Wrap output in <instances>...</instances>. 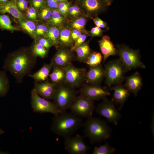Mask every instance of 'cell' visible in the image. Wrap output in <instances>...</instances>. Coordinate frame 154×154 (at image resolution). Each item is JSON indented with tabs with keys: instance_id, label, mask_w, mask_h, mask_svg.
I'll list each match as a JSON object with an SVG mask.
<instances>
[{
	"instance_id": "39",
	"label": "cell",
	"mask_w": 154,
	"mask_h": 154,
	"mask_svg": "<svg viewBox=\"0 0 154 154\" xmlns=\"http://www.w3.org/2000/svg\"><path fill=\"white\" fill-rule=\"evenodd\" d=\"M38 42L44 47L47 50L50 47L52 44L50 41L44 38L39 39Z\"/></svg>"
},
{
	"instance_id": "44",
	"label": "cell",
	"mask_w": 154,
	"mask_h": 154,
	"mask_svg": "<svg viewBox=\"0 0 154 154\" xmlns=\"http://www.w3.org/2000/svg\"><path fill=\"white\" fill-rule=\"evenodd\" d=\"M69 7V4L66 2H60L58 4V8L59 10L64 9L68 8Z\"/></svg>"
},
{
	"instance_id": "4",
	"label": "cell",
	"mask_w": 154,
	"mask_h": 154,
	"mask_svg": "<svg viewBox=\"0 0 154 154\" xmlns=\"http://www.w3.org/2000/svg\"><path fill=\"white\" fill-rule=\"evenodd\" d=\"M117 50L119 60L126 72L133 69L146 67L140 60L138 50H133L124 45H118Z\"/></svg>"
},
{
	"instance_id": "3",
	"label": "cell",
	"mask_w": 154,
	"mask_h": 154,
	"mask_svg": "<svg viewBox=\"0 0 154 154\" xmlns=\"http://www.w3.org/2000/svg\"><path fill=\"white\" fill-rule=\"evenodd\" d=\"M87 118L83 125L85 135L91 143L100 142L110 137L112 130L106 122L92 116Z\"/></svg>"
},
{
	"instance_id": "20",
	"label": "cell",
	"mask_w": 154,
	"mask_h": 154,
	"mask_svg": "<svg viewBox=\"0 0 154 154\" xmlns=\"http://www.w3.org/2000/svg\"><path fill=\"white\" fill-rule=\"evenodd\" d=\"M52 66L50 63L45 64L39 70L28 76L32 78L35 83L43 82L46 80L49 76Z\"/></svg>"
},
{
	"instance_id": "36",
	"label": "cell",
	"mask_w": 154,
	"mask_h": 154,
	"mask_svg": "<svg viewBox=\"0 0 154 154\" xmlns=\"http://www.w3.org/2000/svg\"><path fill=\"white\" fill-rule=\"evenodd\" d=\"M47 28L46 26L43 25H39L36 27V33L38 35H43L47 32Z\"/></svg>"
},
{
	"instance_id": "40",
	"label": "cell",
	"mask_w": 154,
	"mask_h": 154,
	"mask_svg": "<svg viewBox=\"0 0 154 154\" xmlns=\"http://www.w3.org/2000/svg\"><path fill=\"white\" fill-rule=\"evenodd\" d=\"M102 32L103 30L97 26L92 28L90 31L91 34L93 36H101Z\"/></svg>"
},
{
	"instance_id": "29",
	"label": "cell",
	"mask_w": 154,
	"mask_h": 154,
	"mask_svg": "<svg viewBox=\"0 0 154 154\" xmlns=\"http://www.w3.org/2000/svg\"><path fill=\"white\" fill-rule=\"evenodd\" d=\"M70 31L66 29H62L60 32L59 40L60 43L65 46H69L72 42Z\"/></svg>"
},
{
	"instance_id": "48",
	"label": "cell",
	"mask_w": 154,
	"mask_h": 154,
	"mask_svg": "<svg viewBox=\"0 0 154 154\" xmlns=\"http://www.w3.org/2000/svg\"><path fill=\"white\" fill-rule=\"evenodd\" d=\"M69 13L71 15L74 16V13L73 8L72 6L70 7L68 9Z\"/></svg>"
},
{
	"instance_id": "8",
	"label": "cell",
	"mask_w": 154,
	"mask_h": 154,
	"mask_svg": "<svg viewBox=\"0 0 154 154\" xmlns=\"http://www.w3.org/2000/svg\"><path fill=\"white\" fill-rule=\"evenodd\" d=\"M95 108L94 101L81 95L76 97L70 109L74 115L88 118L92 116Z\"/></svg>"
},
{
	"instance_id": "13",
	"label": "cell",
	"mask_w": 154,
	"mask_h": 154,
	"mask_svg": "<svg viewBox=\"0 0 154 154\" xmlns=\"http://www.w3.org/2000/svg\"><path fill=\"white\" fill-rule=\"evenodd\" d=\"M57 85L47 79L42 82H35L33 88L41 97L49 100H52Z\"/></svg>"
},
{
	"instance_id": "55",
	"label": "cell",
	"mask_w": 154,
	"mask_h": 154,
	"mask_svg": "<svg viewBox=\"0 0 154 154\" xmlns=\"http://www.w3.org/2000/svg\"><path fill=\"white\" fill-rule=\"evenodd\" d=\"M105 1V0H104Z\"/></svg>"
},
{
	"instance_id": "6",
	"label": "cell",
	"mask_w": 154,
	"mask_h": 154,
	"mask_svg": "<svg viewBox=\"0 0 154 154\" xmlns=\"http://www.w3.org/2000/svg\"><path fill=\"white\" fill-rule=\"evenodd\" d=\"M76 96L75 91L72 88L57 85L52 100L62 112H64L70 109Z\"/></svg>"
},
{
	"instance_id": "10",
	"label": "cell",
	"mask_w": 154,
	"mask_h": 154,
	"mask_svg": "<svg viewBox=\"0 0 154 154\" xmlns=\"http://www.w3.org/2000/svg\"><path fill=\"white\" fill-rule=\"evenodd\" d=\"M64 145L65 149L70 154H85L89 149L80 135L65 138Z\"/></svg>"
},
{
	"instance_id": "9",
	"label": "cell",
	"mask_w": 154,
	"mask_h": 154,
	"mask_svg": "<svg viewBox=\"0 0 154 154\" xmlns=\"http://www.w3.org/2000/svg\"><path fill=\"white\" fill-rule=\"evenodd\" d=\"M98 105L95 110L96 112L105 117L109 122L117 125L121 114L116 109L114 103L106 98Z\"/></svg>"
},
{
	"instance_id": "18",
	"label": "cell",
	"mask_w": 154,
	"mask_h": 154,
	"mask_svg": "<svg viewBox=\"0 0 154 154\" xmlns=\"http://www.w3.org/2000/svg\"><path fill=\"white\" fill-rule=\"evenodd\" d=\"M101 51L103 54V61L104 62L110 56L117 54V49L114 47L113 43L108 35H104L98 41Z\"/></svg>"
},
{
	"instance_id": "35",
	"label": "cell",
	"mask_w": 154,
	"mask_h": 154,
	"mask_svg": "<svg viewBox=\"0 0 154 154\" xmlns=\"http://www.w3.org/2000/svg\"><path fill=\"white\" fill-rule=\"evenodd\" d=\"M87 36L84 34L81 35L76 40L74 45L72 47L71 50H74L76 48L83 43L86 39Z\"/></svg>"
},
{
	"instance_id": "17",
	"label": "cell",
	"mask_w": 154,
	"mask_h": 154,
	"mask_svg": "<svg viewBox=\"0 0 154 154\" xmlns=\"http://www.w3.org/2000/svg\"><path fill=\"white\" fill-rule=\"evenodd\" d=\"M142 84V79L140 74L137 72H136L126 78L124 86L130 92L136 96L141 89Z\"/></svg>"
},
{
	"instance_id": "46",
	"label": "cell",
	"mask_w": 154,
	"mask_h": 154,
	"mask_svg": "<svg viewBox=\"0 0 154 154\" xmlns=\"http://www.w3.org/2000/svg\"><path fill=\"white\" fill-rule=\"evenodd\" d=\"M74 9V16L78 15L80 12L79 8L76 5L72 6Z\"/></svg>"
},
{
	"instance_id": "51",
	"label": "cell",
	"mask_w": 154,
	"mask_h": 154,
	"mask_svg": "<svg viewBox=\"0 0 154 154\" xmlns=\"http://www.w3.org/2000/svg\"><path fill=\"white\" fill-rule=\"evenodd\" d=\"M67 0H57V1L58 3H60L61 2H66Z\"/></svg>"
},
{
	"instance_id": "28",
	"label": "cell",
	"mask_w": 154,
	"mask_h": 154,
	"mask_svg": "<svg viewBox=\"0 0 154 154\" xmlns=\"http://www.w3.org/2000/svg\"><path fill=\"white\" fill-rule=\"evenodd\" d=\"M0 28L3 29H6L10 31L16 30L17 29L12 25L11 20L7 15H0Z\"/></svg>"
},
{
	"instance_id": "49",
	"label": "cell",
	"mask_w": 154,
	"mask_h": 154,
	"mask_svg": "<svg viewBox=\"0 0 154 154\" xmlns=\"http://www.w3.org/2000/svg\"><path fill=\"white\" fill-rule=\"evenodd\" d=\"M113 0H105V2L107 5L109 6L110 5Z\"/></svg>"
},
{
	"instance_id": "52",
	"label": "cell",
	"mask_w": 154,
	"mask_h": 154,
	"mask_svg": "<svg viewBox=\"0 0 154 154\" xmlns=\"http://www.w3.org/2000/svg\"><path fill=\"white\" fill-rule=\"evenodd\" d=\"M8 152L2 151L0 150V154H8Z\"/></svg>"
},
{
	"instance_id": "32",
	"label": "cell",
	"mask_w": 154,
	"mask_h": 154,
	"mask_svg": "<svg viewBox=\"0 0 154 154\" xmlns=\"http://www.w3.org/2000/svg\"><path fill=\"white\" fill-rule=\"evenodd\" d=\"M64 18L59 11L56 10L52 11V14L49 21V22L53 25H60L62 24Z\"/></svg>"
},
{
	"instance_id": "50",
	"label": "cell",
	"mask_w": 154,
	"mask_h": 154,
	"mask_svg": "<svg viewBox=\"0 0 154 154\" xmlns=\"http://www.w3.org/2000/svg\"><path fill=\"white\" fill-rule=\"evenodd\" d=\"M5 133L4 130L1 128L0 126V135L3 134Z\"/></svg>"
},
{
	"instance_id": "1",
	"label": "cell",
	"mask_w": 154,
	"mask_h": 154,
	"mask_svg": "<svg viewBox=\"0 0 154 154\" xmlns=\"http://www.w3.org/2000/svg\"><path fill=\"white\" fill-rule=\"evenodd\" d=\"M37 57L31 48L21 50L7 56L4 60L3 68L9 72L17 83L21 84L35 66Z\"/></svg>"
},
{
	"instance_id": "54",
	"label": "cell",
	"mask_w": 154,
	"mask_h": 154,
	"mask_svg": "<svg viewBox=\"0 0 154 154\" xmlns=\"http://www.w3.org/2000/svg\"><path fill=\"white\" fill-rule=\"evenodd\" d=\"M1 44H0V48H1Z\"/></svg>"
},
{
	"instance_id": "16",
	"label": "cell",
	"mask_w": 154,
	"mask_h": 154,
	"mask_svg": "<svg viewBox=\"0 0 154 154\" xmlns=\"http://www.w3.org/2000/svg\"><path fill=\"white\" fill-rule=\"evenodd\" d=\"M105 77L104 68L100 64L97 66L91 67L86 73V79L90 85H98Z\"/></svg>"
},
{
	"instance_id": "37",
	"label": "cell",
	"mask_w": 154,
	"mask_h": 154,
	"mask_svg": "<svg viewBox=\"0 0 154 154\" xmlns=\"http://www.w3.org/2000/svg\"><path fill=\"white\" fill-rule=\"evenodd\" d=\"M27 15L30 19H35L37 18V14L35 9L33 7H30L27 9Z\"/></svg>"
},
{
	"instance_id": "43",
	"label": "cell",
	"mask_w": 154,
	"mask_h": 154,
	"mask_svg": "<svg viewBox=\"0 0 154 154\" xmlns=\"http://www.w3.org/2000/svg\"><path fill=\"white\" fill-rule=\"evenodd\" d=\"M81 35V32L79 30L76 29L74 30L72 33L71 37L73 40L75 41Z\"/></svg>"
},
{
	"instance_id": "38",
	"label": "cell",
	"mask_w": 154,
	"mask_h": 154,
	"mask_svg": "<svg viewBox=\"0 0 154 154\" xmlns=\"http://www.w3.org/2000/svg\"><path fill=\"white\" fill-rule=\"evenodd\" d=\"M16 3L19 9L24 10L27 9L28 2L26 0H17Z\"/></svg>"
},
{
	"instance_id": "15",
	"label": "cell",
	"mask_w": 154,
	"mask_h": 154,
	"mask_svg": "<svg viewBox=\"0 0 154 154\" xmlns=\"http://www.w3.org/2000/svg\"><path fill=\"white\" fill-rule=\"evenodd\" d=\"M111 89L114 91L112 101L119 105L118 109L120 110L131 92L125 86L121 84L114 86Z\"/></svg>"
},
{
	"instance_id": "47",
	"label": "cell",
	"mask_w": 154,
	"mask_h": 154,
	"mask_svg": "<svg viewBox=\"0 0 154 154\" xmlns=\"http://www.w3.org/2000/svg\"><path fill=\"white\" fill-rule=\"evenodd\" d=\"M68 9L69 8L63 9L59 10V11L61 14L65 15L68 11Z\"/></svg>"
},
{
	"instance_id": "30",
	"label": "cell",
	"mask_w": 154,
	"mask_h": 154,
	"mask_svg": "<svg viewBox=\"0 0 154 154\" xmlns=\"http://www.w3.org/2000/svg\"><path fill=\"white\" fill-rule=\"evenodd\" d=\"M31 50L33 54L37 57L43 58L47 54V50L38 42L34 44Z\"/></svg>"
},
{
	"instance_id": "31",
	"label": "cell",
	"mask_w": 154,
	"mask_h": 154,
	"mask_svg": "<svg viewBox=\"0 0 154 154\" xmlns=\"http://www.w3.org/2000/svg\"><path fill=\"white\" fill-rule=\"evenodd\" d=\"M20 24L22 28L30 35H33L36 30L35 23L30 21H22L19 20Z\"/></svg>"
},
{
	"instance_id": "45",
	"label": "cell",
	"mask_w": 154,
	"mask_h": 154,
	"mask_svg": "<svg viewBox=\"0 0 154 154\" xmlns=\"http://www.w3.org/2000/svg\"><path fill=\"white\" fill-rule=\"evenodd\" d=\"M98 19L99 22V26L100 28H104L107 27L106 23L101 19L98 17Z\"/></svg>"
},
{
	"instance_id": "2",
	"label": "cell",
	"mask_w": 154,
	"mask_h": 154,
	"mask_svg": "<svg viewBox=\"0 0 154 154\" xmlns=\"http://www.w3.org/2000/svg\"><path fill=\"white\" fill-rule=\"evenodd\" d=\"M83 124L81 117L66 111L54 116L50 129L53 133L65 138L71 136Z\"/></svg>"
},
{
	"instance_id": "24",
	"label": "cell",
	"mask_w": 154,
	"mask_h": 154,
	"mask_svg": "<svg viewBox=\"0 0 154 154\" xmlns=\"http://www.w3.org/2000/svg\"><path fill=\"white\" fill-rule=\"evenodd\" d=\"M74 50L76 53L78 59L80 61L85 62L90 53L88 45L86 43H83Z\"/></svg>"
},
{
	"instance_id": "14",
	"label": "cell",
	"mask_w": 154,
	"mask_h": 154,
	"mask_svg": "<svg viewBox=\"0 0 154 154\" xmlns=\"http://www.w3.org/2000/svg\"><path fill=\"white\" fill-rule=\"evenodd\" d=\"M72 60V57L69 51L61 49L54 55L50 63L52 67L56 66L64 69L71 64Z\"/></svg>"
},
{
	"instance_id": "27",
	"label": "cell",
	"mask_w": 154,
	"mask_h": 154,
	"mask_svg": "<svg viewBox=\"0 0 154 154\" xmlns=\"http://www.w3.org/2000/svg\"><path fill=\"white\" fill-rule=\"evenodd\" d=\"M60 31L55 27H51L47 30L46 36L52 45H56L58 42Z\"/></svg>"
},
{
	"instance_id": "23",
	"label": "cell",
	"mask_w": 154,
	"mask_h": 154,
	"mask_svg": "<svg viewBox=\"0 0 154 154\" xmlns=\"http://www.w3.org/2000/svg\"><path fill=\"white\" fill-rule=\"evenodd\" d=\"M9 88V81L6 72L0 70V98L6 95Z\"/></svg>"
},
{
	"instance_id": "21",
	"label": "cell",
	"mask_w": 154,
	"mask_h": 154,
	"mask_svg": "<svg viewBox=\"0 0 154 154\" xmlns=\"http://www.w3.org/2000/svg\"><path fill=\"white\" fill-rule=\"evenodd\" d=\"M82 5L89 12H98L107 6L104 0H82Z\"/></svg>"
},
{
	"instance_id": "26",
	"label": "cell",
	"mask_w": 154,
	"mask_h": 154,
	"mask_svg": "<svg viewBox=\"0 0 154 154\" xmlns=\"http://www.w3.org/2000/svg\"><path fill=\"white\" fill-rule=\"evenodd\" d=\"M115 148L110 146L107 142L98 147H95L92 152L93 154H112Z\"/></svg>"
},
{
	"instance_id": "42",
	"label": "cell",
	"mask_w": 154,
	"mask_h": 154,
	"mask_svg": "<svg viewBox=\"0 0 154 154\" xmlns=\"http://www.w3.org/2000/svg\"><path fill=\"white\" fill-rule=\"evenodd\" d=\"M47 4L50 8L57 9L58 8V3L57 0H46Z\"/></svg>"
},
{
	"instance_id": "22",
	"label": "cell",
	"mask_w": 154,
	"mask_h": 154,
	"mask_svg": "<svg viewBox=\"0 0 154 154\" xmlns=\"http://www.w3.org/2000/svg\"><path fill=\"white\" fill-rule=\"evenodd\" d=\"M52 72L49 76L51 82L57 84L65 79V71L63 68L58 67H53Z\"/></svg>"
},
{
	"instance_id": "12",
	"label": "cell",
	"mask_w": 154,
	"mask_h": 154,
	"mask_svg": "<svg viewBox=\"0 0 154 154\" xmlns=\"http://www.w3.org/2000/svg\"><path fill=\"white\" fill-rule=\"evenodd\" d=\"M80 93L81 95L93 101L103 99L111 94L106 88L98 85L86 86L81 89Z\"/></svg>"
},
{
	"instance_id": "11",
	"label": "cell",
	"mask_w": 154,
	"mask_h": 154,
	"mask_svg": "<svg viewBox=\"0 0 154 154\" xmlns=\"http://www.w3.org/2000/svg\"><path fill=\"white\" fill-rule=\"evenodd\" d=\"M64 69V80L72 87L78 86L86 79V73L85 69L76 68L71 64Z\"/></svg>"
},
{
	"instance_id": "33",
	"label": "cell",
	"mask_w": 154,
	"mask_h": 154,
	"mask_svg": "<svg viewBox=\"0 0 154 154\" xmlns=\"http://www.w3.org/2000/svg\"><path fill=\"white\" fill-rule=\"evenodd\" d=\"M86 22V19L85 18L81 17L73 21L72 24V26L73 28L79 30L84 27Z\"/></svg>"
},
{
	"instance_id": "41",
	"label": "cell",
	"mask_w": 154,
	"mask_h": 154,
	"mask_svg": "<svg viewBox=\"0 0 154 154\" xmlns=\"http://www.w3.org/2000/svg\"><path fill=\"white\" fill-rule=\"evenodd\" d=\"M31 3L34 8L39 9L44 6L45 1L44 0H31Z\"/></svg>"
},
{
	"instance_id": "7",
	"label": "cell",
	"mask_w": 154,
	"mask_h": 154,
	"mask_svg": "<svg viewBox=\"0 0 154 154\" xmlns=\"http://www.w3.org/2000/svg\"><path fill=\"white\" fill-rule=\"evenodd\" d=\"M31 103L33 111L35 113H49L56 116L62 112L53 102L41 97L34 88L31 92Z\"/></svg>"
},
{
	"instance_id": "5",
	"label": "cell",
	"mask_w": 154,
	"mask_h": 154,
	"mask_svg": "<svg viewBox=\"0 0 154 154\" xmlns=\"http://www.w3.org/2000/svg\"><path fill=\"white\" fill-rule=\"evenodd\" d=\"M104 69L106 83L109 87L121 84L124 80L126 72L119 59L108 62Z\"/></svg>"
},
{
	"instance_id": "34",
	"label": "cell",
	"mask_w": 154,
	"mask_h": 154,
	"mask_svg": "<svg viewBox=\"0 0 154 154\" xmlns=\"http://www.w3.org/2000/svg\"><path fill=\"white\" fill-rule=\"evenodd\" d=\"M52 10L49 8H45L43 9L40 13L41 17L44 20H47L51 17L52 14Z\"/></svg>"
},
{
	"instance_id": "19",
	"label": "cell",
	"mask_w": 154,
	"mask_h": 154,
	"mask_svg": "<svg viewBox=\"0 0 154 154\" xmlns=\"http://www.w3.org/2000/svg\"><path fill=\"white\" fill-rule=\"evenodd\" d=\"M6 13H9L19 20H22L24 18L17 7L16 1L14 0L0 3V14Z\"/></svg>"
},
{
	"instance_id": "25",
	"label": "cell",
	"mask_w": 154,
	"mask_h": 154,
	"mask_svg": "<svg viewBox=\"0 0 154 154\" xmlns=\"http://www.w3.org/2000/svg\"><path fill=\"white\" fill-rule=\"evenodd\" d=\"M102 60L101 54L98 52H94L90 53L85 63L91 67H93L100 64Z\"/></svg>"
},
{
	"instance_id": "53",
	"label": "cell",
	"mask_w": 154,
	"mask_h": 154,
	"mask_svg": "<svg viewBox=\"0 0 154 154\" xmlns=\"http://www.w3.org/2000/svg\"><path fill=\"white\" fill-rule=\"evenodd\" d=\"M7 1L8 0H0V3L7 2Z\"/></svg>"
}]
</instances>
